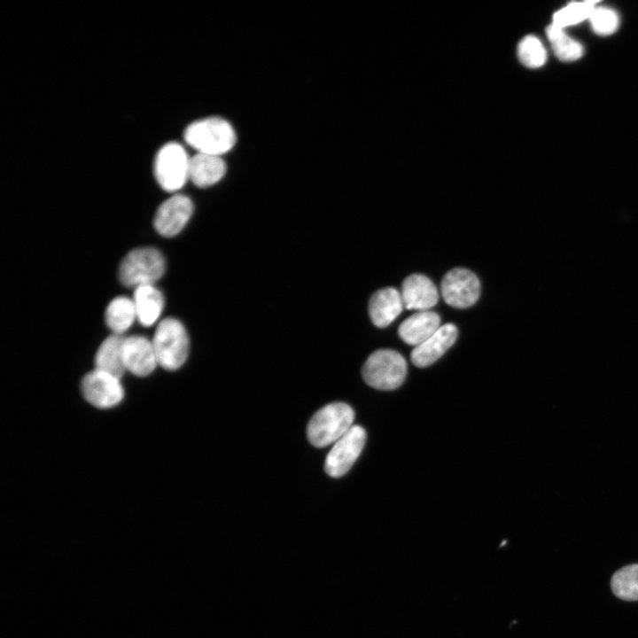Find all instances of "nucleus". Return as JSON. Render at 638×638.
Segmentation results:
<instances>
[{
    "mask_svg": "<svg viewBox=\"0 0 638 638\" xmlns=\"http://www.w3.org/2000/svg\"><path fill=\"white\" fill-rule=\"evenodd\" d=\"M588 19L595 33L600 35H611L619 27L618 14L607 7L596 6Z\"/></svg>",
    "mask_w": 638,
    "mask_h": 638,
    "instance_id": "b1692460",
    "label": "nucleus"
},
{
    "mask_svg": "<svg viewBox=\"0 0 638 638\" xmlns=\"http://www.w3.org/2000/svg\"><path fill=\"white\" fill-rule=\"evenodd\" d=\"M123 339L121 335L112 334L101 343L95 355V369L121 377L126 371L122 355Z\"/></svg>",
    "mask_w": 638,
    "mask_h": 638,
    "instance_id": "a211bd4d",
    "label": "nucleus"
},
{
    "mask_svg": "<svg viewBox=\"0 0 638 638\" xmlns=\"http://www.w3.org/2000/svg\"><path fill=\"white\" fill-rule=\"evenodd\" d=\"M121 378L107 372L93 370L86 374L81 383L84 399L98 408H111L124 397Z\"/></svg>",
    "mask_w": 638,
    "mask_h": 638,
    "instance_id": "6e6552de",
    "label": "nucleus"
},
{
    "mask_svg": "<svg viewBox=\"0 0 638 638\" xmlns=\"http://www.w3.org/2000/svg\"><path fill=\"white\" fill-rule=\"evenodd\" d=\"M365 440V430L360 425H353L333 443L325 458V472L332 478L344 476L361 455Z\"/></svg>",
    "mask_w": 638,
    "mask_h": 638,
    "instance_id": "0eeeda50",
    "label": "nucleus"
},
{
    "mask_svg": "<svg viewBox=\"0 0 638 638\" xmlns=\"http://www.w3.org/2000/svg\"><path fill=\"white\" fill-rule=\"evenodd\" d=\"M401 298L407 309L425 311L436 305L439 300L438 290L425 276L413 274L408 276L401 286Z\"/></svg>",
    "mask_w": 638,
    "mask_h": 638,
    "instance_id": "ddd939ff",
    "label": "nucleus"
},
{
    "mask_svg": "<svg viewBox=\"0 0 638 638\" xmlns=\"http://www.w3.org/2000/svg\"><path fill=\"white\" fill-rule=\"evenodd\" d=\"M546 33L555 55L560 60L571 62L582 57V45L570 37L564 28L551 24L547 27Z\"/></svg>",
    "mask_w": 638,
    "mask_h": 638,
    "instance_id": "aec40b11",
    "label": "nucleus"
},
{
    "mask_svg": "<svg viewBox=\"0 0 638 638\" xmlns=\"http://www.w3.org/2000/svg\"><path fill=\"white\" fill-rule=\"evenodd\" d=\"M192 213L191 199L183 194H175L158 207L153 218L154 229L160 235L172 237L184 228Z\"/></svg>",
    "mask_w": 638,
    "mask_h": 638,
    "instance_id": "9d476101",
    "label": "nucleus"
},
{
    "mask_svg": "<svg viewBox=\"0 0 638 638\" xmlns=\"http://www.w3.org/2000/svg\"><path fill=\"white\" fill-rule=\"evenodd\" d=\"M614 595L626 601L638 600V564L617 571L611 582Z\"/></svg>",
    "mask_w": 638,
    "mask_h": 638,
    "instance_id": "412c9836",
    "label": "nucleus"
},
{
    "mask_svg": "<svg viewBox=\"0 0 638 638\" xmlns=\"http://www.w3.org/2000/svg\"><path fill=\"white\" fill-rule=\"evenodd\" d=\"M440 327L439 315L432 311H419L403 321L398 330L400 338L407 344L418 346Z\"/></svg>",
    "mask_w": 638,
    "mask_h": 638,
    "instance_id": "2eb2a0df",
    "label": "nucleus"
},
{
    "mask_svg": "<svg viewBox=\"0 0 638 638\" xmlns=\"http://www.w3.org/2000/svg\"><path fill=\"white\" fill-rule=\"evenodd\" d=\"M354 412L344 402H332L317 410L308 422L307 434L316 447L335 443L354 424Z\"/></svg>",
    "mask_w": 638,
    "mask_h": 638,
    "instance_id": "f03ea898",
    "label": "nucleus"
},
{
    "mask_svg": "<svg viewBox=\"0 0 638 638\" xmlns=\"http://www.w3.org/2000/svg\"><path fill=\"white\" fill-rule=\"evenodd\" d=\"M226 165L221 156L196 153L190 161V179L200 188L218 183L225 175Z\"/></svg>",
    "mask_w": 638,
    "mask_h": 638,
    "instance_id": "f3484780",
    "label": "nucleus"
},
{
    "mask_svg": "<svg viewBox=\"0 0 638 638\" xmlns=\"http://www.w3.org/2000/svg\"><path fill=\"white\" fill-rule=\"evenodd\" d=\"M367 385L378 390H393L405 380L407 362L401 354L391 349L372 353L362 367Z\"/></svg>",
    "mask_w": 638,
    "mask_h": 638,
    "instance_id": "39448f33",
    "label": "nucleus"
},
{
    "mask_svg": "<svg viewBox=\"0 0 638 638\" xmlns=\"http://www.w3.org/2000/svg\"><path fill=\"white\" fill-rule=\"evenodd\" d=\"M158 365L167 370L179 369L189 355V337L183 324L176 318L162 319L152 339Z\"/></svg>",
    "mask_w": 638,
    "mask_h": 638,
    "instance_id": "7ed1b4c3",
    "label": "nucleus"
},
{
    "mask_svg": "<svg viewBox=\"0 0 638 638\" xmlns=\"http://www.w3.org/2000/svg\"><path fill=\"white\" fill-rule=\"evenodd\" d=\"M122 355L125 370L137 377L150 375L158 365L152 342L144 336L124 338Z\"/></svg>",
    "mask_w": 638,
    "mask_h": 638,
    "instance_id": "9b49d317",
    "label": "nucleus"
},
{
    "mask_svg": "<svg viewBox=\"0 0 638 638\" xmlns=\"http://www.w3.org/2000/svg\"><path fill=\"white\" fill-rule=\"evenodd\" d=\"M596 4L595 1L571 3L554 13L552 24L564 28L588 19Z\"/></svg>",
    "mask_w": 638,
    "mask_h": 638,
    "instance_id": "4be33fe9",
    "label": "nucleus"
},
{
    "mask_svg": "<svg viewBox=\"0 0 638 638\" xmlns=\"http://www.w3.org/2000/svg\"><path fill=\"white\" fill-rule=\"evenodd\" d=\"M480 293V283L469 269L455 268L449 270L441 282V294L445 302L455 308H466L476 303Z\"/></svg>",
    "mask_w": 638,
    "mask_h": 638,
    "instance_id": "1a4fd4ad",
    "label": "nucleus"
},
{
    "mask_svg": "<svg viewBox=\"0 0 638 638\" xmlns=\"http://www.w3.org/2000/svg\"><path fill=\"white\" fill-rule=\"evenodd\" d=\"M133 302L136 320L143 326L153 325L164 308V296L154 284H144L135 288Z\"/></svg>",
    "mask_w": 638,
    "mask_h": 638,
    "instance_id": "dca6fc26",
    "label": "nucleus"
},
{
    "mask_svg": "<svg viewBox=\"0 0 638 638\" xmlns=\"http://www.w3.org/2000/svg\"><path fill=\"white\" fill-rule=\"evenodd\" d=\"M401 294L393 287L377 291L369 302V314L372 323L379 328L389 325L402 311Z\"/></svg>",
    "mask_w": 638,
    "mask_h": 638,
    "instance_id": "4468645a",
    "label": "nucleus"
},
{
    "mask_svg": "<svg viewBox=\"0 0 638 638\" xmlns=\"http://www.w3.org/2000/svg\"><path fill=\"white\" fill-rule=\"evenodd\" d=\"M183 136L198 153L221 157L231 150L236 143L232 126L220 117H208L191 123Z\"/></svg>",
    "mask_w": 638,
    "mask_h": 638,
    "instance_id": "f257e3e1",
    "label": "nucleus"
},
{
    "mask_svg": "<svg viewBox=\"0 0 638 638\" xmlns=\"http://www.w3.org/2000/svg\"><path fill=\"white\" fill-rule=\"evenodd\" d=\"M457 338V329L452 323H447L428 339L415 346L411 352V362L416 367H427L440 358L451 347Z\"/></svg>",
    "mask_w": 638,
    "mask_h": 638,
    "instance_id": "f8f14e48",
    "label": "nucleus"
},
{
    "mask_svg": "<svg viewBox=\"0 0 638 638\" xmlns=\"http://www.w3.org/2000/svg\"><path fill=\"white\" fill-rule=\"evenodd\" d=\"M105 319L106 325L113 334L121 335L136 320L133 300L127 296H118L108 304Z\"/></svg>",
    "mask_w": 638,
    "mask_h": 638,
    "instance_id": "6ab92c4d",
    "label": "nucleus"
},
{
    "mask_svg": "<svg viewBox=\"0 0 638 638\" xmlns=\"http://www.w3.org/2000/svg\"><path fill=\"white\" fill-rule=\"evenodd\" d=\"M162 253L153 247H139L130 251L119 268V279L128 287L154 284L165 272Z\"/></svg>",
    "mask_w": 638,
    "mask_h": 638,
    "instance_id": "20e7f679",
    "label": "nucleus"
},
{
    "mask_svg": "<svg viewBox=\"0 0 638 638\" xmlns=\"http://www.w3.org/2000/svg\"><path fill=\"white\" fill-rule=\"evenodd\" d=\"M190 161L191 158L180 144H164L154 160V175L159 185L169 192L182 189L190 179Z\"/></svg>",
    "mask_w": 638,
    "mask_h": 638,
    "instance_id": "423d86ee",
    "label": "nucleus"
},
{
    "mask_svg": "<svg viewBox=\"0 0 638 638\" xmlns=\"http://www.w3.org/2000/svg\"><path fill=\"white\" fill-rule=\"evenodd\" d=\"M517 56L520 62L529 68L541 67L547 59L545 47L534 35H527L519 42Z\"/></svg>",
    "mask_w": 638,
    "mask_h": 638,
    "instance_id": "5701e85b",
    "label": "nucleus"
}]
</instances>
